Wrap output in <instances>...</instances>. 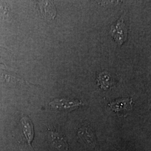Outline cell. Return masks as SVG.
<instances>
[{
	"label": "cell",
	"instance_id": "6da1fadb",
	"mask_svg": "<svg viewBox=\"0 0 151 151\" xmlns=\"http://www.w3.org/2000/svg\"><path fill=\"white\" fill-rule=\"evenodd\" d=\"M110 34L119 45H122L127 40L128 37V29L122 17L110 27Z\"/></svg>",
	"mask_w": 151,
	"mask_h": 151
},
{
	"label": "cell",
	"instance_id": "7a4b0ae2",
	"mask_svg": "<svg viewBox=\"0 0 151 151\" xmlns=\"http://www.w3.org/2000/svg\"><path fill=\"white\" fill-rule=\"evenodd\" d=\"M49 104L52 108L60 112H68L80 106L82 103L79 100L56 99Z\"/></svg>",
	"mask_w": 151,
	"mask_h": 151
},
{
	"label": "cell",
	"instance_id": "3957f363",
	"mask_svg": "<svg viewBox=\"0 0 151 151\" xmlns=\"http://www.w3.org/2000/svg\"><path fill=\"white\" fill-rule=\"evenodd\" d=\"M132 99H120L110 103L109 106L119 115L126 116L132 109Z\"/></svg>",
	"mask_w": 151,
	"mask_h": 151
},
{
	"label": "cell",
	"instance_id": "277c9868",
	"mask_svg": "<svg viewBox=\"0 0 151 151\" xmlns=\"http://www.w3.org/2000/svg\"><path fill=\"white\" fill-rule=\"evenodd\" d=\"M78 136L87 145L91 146L96 150H97V144L96 136L91 129L88 127H83L78 132Z\"/></svg>",
	"mask_w": 151,
	"mask_h": 151
},
{
	"label": "cell",
	"instance_id": "5b68a950",
	"mask_svg": "<svg viewBox=\"0 0 151 151\" xmlns=\"http://www.w3.org/2000/svg\"><path fill=\"white\" fill-rule=\"evenodd\" d=\"M50 134L52 143L55 147L63 151H68V143L64 135L55 132H51Z\"/></svg>",
	"mask_w": 151,
	"mask_h": 151
},
{
	"label": "cell",
	"instance_id": "8992f818",
	"mask_svg": "<svg viewBox=\"0 0 151 151\" xmlns=\"http://www.w3.org/2000/svg\"><path fill=\"white\" fill-rule=\"evenodd\" d=\"M40 9L41 14L45 18L53 19L55 16V9L52 2H41V3H40Z\"/></svg>",
	"mask_w": 151,
	"mask_h": 151
},
{
	"label": "cell",
	"instance_id": "52a82bcc",
	"mask_svg": "<svg viewBox=\"0 0 151 151\" xmlns=\"http://www.w3.org/2000/svg\"><path fill=\"white\" fill-rule=\"evenodd\" d=\"M22 124L24 133L26 137L29 145L31 146V142L34 137V129L32 123L29 118L24 117L22 119Z\"/></svg>",
	"mask_w": 151,
	"mask_h": 151
},
{
	"label": "cell",
	"instance_id": "ba28073f",
	"mask_svg": "<svg viewBox=\"0 0 151 151\" xmlns=\"http://www.w3.org/2000/svg\"><path fill=\"white\" fill-rule=\"evenodd\" d=\"M97 81L101 88L105 90H108L112 85V80L110 76L106 72H103L99 75Z\"/></svg>",
	"mask_w": 151,
	"mask_h": 151
}]
</instances>
